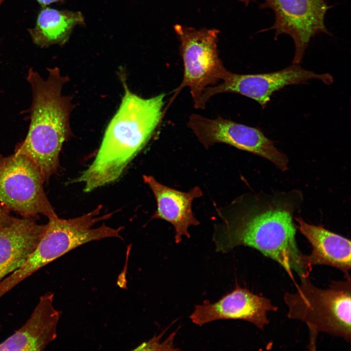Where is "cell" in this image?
<instances>
[{
    "label": "cell",
    "mask_w": 351,
    "mask_h": 351,
    "mask_svg": "<svg viewBox=\"0 0 351 351\" xmlns=\"http://www.w3.org/2000/svg\"><path fill=\"white\" fill-rule=\"evenodd\" d=\"M54 293H45L26 322L0 344V351H40L54 340L61 312L53 305Z\"/></svg>",
    "instance_id": "cell-12"
},
{
    "label": "cell",
    "mask_w": 351,
    "mask_h": 351,
    "mask_svg": "<svg viewBox=\"0 0 351 351\" xmlns=\"http://www.w3.org/2000/svg\"><path fill=\"white\" fill-rule=\"evenodd\" d=\"M46 225L31 217L14 218L0 228V282L18 269L35 249Z\"/></svg>",
    "instance_id": "cell-14"
},
{
    "label": "cell",
    "mask_w": 351,
    "mask_h": 351,
    "mask_svg": "<svg viewBox=\"0 0 351 351\" xmlns=\"http://www.w3.org/2000/svg\"><path fill=\"white\" fill-rule=\"evenodd\" d=\"M187 126L206 148L217 143H225L262 157L282 171L288 169L287 156L258 128L220 117L210 119L197 114L190 117Z\"/></svg>",
    "instance_id": "cell-8"
},
{
    "label": "cell",
    "mask_w": 351,
    "mask_h": 351,
    "mask_svg": "<svg viewBox=\"0 0 351 351\" xmlns=\"http://www.w3.org/2000/svg\"><path fill=\"white\" fill-rule=\"evenodd\" d=\"M248 5L252 0H239ZM261 9L270 8L274 13L275 21L267 31L275 30V39L282 34L293 40L295 54L292 64H299L311 38L316 34L331 35L325 24L327 11L331 7L326 0H264Z\"/></svg>",
    "instance_id": "cell-9"
},
{
    "label": "cell",
    "mask_w": 351,
    "mask_h": 351,
    "mask_svg": "<svg viewBox=\"0 0 351 351\" xmlns=\"http://www.w3.org/2000/svg\"><path fill=\"white\" fill-rule=\"evenodd\" d=\"M295 219L312 248L310 254L302 255L305 268L310 272L314 265L330 266L342 271L345 277L350 276L351 241L321 226L308 224L301 217Z\"/></svg>",
    "instance_id": "cell-15"
},
{
    "label": "cell",
    "mask_w": 351,
    "mask_h": 351,
    "mask_svg": "<svg viewBox=\"0 0 351 351\" xmlns=\"http://www.w3.org/2000/svg\"><path fill=\"white\" fill-rule=\"evenodd\" d=\"M4 0H0V6L2 4V2H3Z\"/></svg>",
    "instance_id": "cell-20"
},
{
    "label": "cell",
    "mask_w": 351,
    "mask_h": 351,
    "mask_svg": "<svg viewBox=\"0 0 351 351\" xmlns=\"http://www.w3.org/2000/svg\"><path fill=\"white\" fill-rule=\"evenodd\" d=\"M313 79L320 80L326 84H331L333 81L329 74H316L297 64H292L281 70L263 74L244 75L229 71L221 83L204 90L199 108L204 109L212 97L224 93L238 94L252 98L264 108L274 92L287 85L304 83Z\"/></svg>",
    "instance_id": "cell-10"
},
{
    "label": "cell",
    "mask_w": 351,
    "mask_h": 351,
    "mask_svg": "<svg viewBox=\"0 0 351 351\" xmlns=\"http://www.w3.org/2000/svg\"><path fill=\"white\" fill-rule=\"evenodd\" d=\"M175 30L180 42L184 72L176 94L188 87L194 106L198 108L204 90L221 81L228 73L219 58L215 29L196 30L176 24Z\"/></svg>",
    "instance_id": "cell-6"
},
{
    "label": "cell",
    "mask_w": 351,
    "mask_h": 351,
    "mask_svg": "<svg viewBox=\"0 0 351 351\" xmlns=\"http://www.w3.org/2000/svg\"><path fill=\"white\" fill-rule=\"evenodd\" d=\"M47 70L46 79L32 68L28 70L27 79L32 93L30 123L25 138L15 150L37 166L44 181L57 171L63 144L72 136L70 117L74 107L72 98L62 94L68 78L58 67Z\"/></svg>",
    "instance_id": "cell-3"
},
{
    "label": "cell",
    "mask_w": 351,
    "mask_h": 351,
    "mask_svg": "<svg viewBox=\"0 0 351 351\" xmlns=\"http://www.w3.org/2000/svg\"><path fill=\"white\" fill-rule=\"evenodd\" d=\"M293 293L286 292L284 299L289 318L303 322L310 334V347H314L316 336L326 332L350 341L351 335L350 276L334 281L326 289L317 287L309 275L301 277Z\"/></svg>",
    "instance_id": "cell-5"
},
{
    "label": "cell",
    "mask_w": 351,
    "mask_h": 351,
    "mask_svg": "<svg viewBox=\"0 0 351 351\" xmlns=\"http://www.w3.org/2000/svg\"><path fill=\"white\" fill-rule=\"evenodd\" d=\"M161 335L154 336L147 342H144L134 350L141 351H171L176 350L173 346V340L175 333L170 336L168 339L161 343L160 342Z\"/></svg>",
    "instance_id": "cell-17"
},
{
    "label": "cell",
    "mask_w": 351,
    "mask_h": 351,
    "mask_svg": "<svg viewBox=\"0 0 351 351\" xmlns=\"http://www.w3.org/2000/svg\"><path fill=\"white\" fill-rule=\"evenodd\" d=\"M302 201L297 190L239 196L217 211L219 221L213 236L215 250L227 253L238 246L250 247L278 262L291 277L293 271L300 277L308 276L292 218Z\"/></svg>",
    "instance_id": "cell-1"
},
{
    "label": "cell",
    "mask_w": 351,
    "mask_h": 351,
    "mask_svg": "<svg viewBox=\"0 0 351 351\" xmlns=\"http://www.w3.org/2000/svg\"><path fill=\"white\" fill-rule=\"evenodd\" d=\"M42 7L47 6V5L54 2H62L65 0H36Z\"/></svg>",
    "instance_id": "cell-19"
},
{
    "label": "cell",
    "mask_w": 351,
    "mask_h": 351,
    "mask_svg": "<svg viewBox=\"0 0 351 351\" xmlns=\"http://www.w3.org/2000/svg\"><path fill=\"white\" fill-rule=\"evenodd\" d=\"M84 24L80 12L42 7L33 28L28 29L33 42L44 48L67 42L75 27Z\"/></svg>",
    "instance_id": "cell-16"
},
{
    "label": "cell",
    "mask_w": 351,
    "mask_h": 351,
    "mask_svg": "<svg viewBox=\"0 0 351 351\" xmlns=\"http://www.w3.org/2000/svg\"><path fill=\"white\" fill-rule=\"evenodd\" d=\"M142 177L156 201L157 209L152 218L163 219L172 224L176 243L181 242L183 236L189 238V227L199 224L192 208L194 199L202 195L200 188L195 187L188 192H184L162 184L152 176L143 175Z\"/></svg>",
    "instance_id": "cell-13"
},
{
    "label": "cell",
    "mask_w": 351,
    "mask_h": 351,
    "mask_svg": "<svg viewBox=\"0 0 351 351\" xmlns=\"http://www.w3.org/2000/svg\"><path fill=\"white\" fill-rule=\"evenodd\" d=\"M120 106L109 123L91 164L74 180L90 192L118 179L160 124L165 94L144 98L125 85Z\"/></svg>",
    "instance_id": "cell-2"
},
{
    "label": "cell",
    "mask_w": 351,
    "mask_h": 351,
    "mask_svg": "<svg viewBox=\"0 0 351 351\" xmlns=\"http://www.w3.org/2000/svg\"><path fill=\"white\" fill-rule=\"evenodd\" d=\"M13 218L6 210L0 207V228L9 223Z\"/></svg>",
    "instance_id": "cell-18"
},
{
    "label": "cell",
    "mask_w": 351,
    "mask_h": 351,
    "mask_svg": "<svg viewBox=\"0 0 351 351\" xmlns=\"http://www.w3.org/2000/svg\"><path fill=\"white\" fill-rule=\"evenodd\" d=\"M102 206L80 216L68 219L49 218L35 249L24 263L0 282V298L22 280L62 255L86 243L119 235L122 227L113 228L98 222L111 217L113 213L99 215Z\"/></svg>",
    "instance_id": "cell-4"
},
{
    "label": "cell",
    "mask_w": 351,
    "mask_h": 351,
    "mask_svg": "<svg viewBox=\"0 0 351 351\" xmlns=\"http://www.w3.org/2000/svg\"><path fill=\"white\" fill-rule=\"evenodd\" d=\"M37 166L24 155H0V201L24 217L58 216L44 191Z\"/></svg>",
    "instance_id": "cell-7"
},
{
    "label": "cell",
    "mask_w": 351,
    "mask_h": 351,
    "mask_svg": "<svg viewBox=\"0 0 351 351\" xmlns=\"http://www.w3.org/2000/svg\"><path fill=\"white\" fill-rule=\"evenodd\" d=\"M277 310L269 299L237 285L215 302L205 300L195 306L190 318L199 326L216 320L234 319L247 321L263 330L269 322L268 312Z\"/></svg>",
    "instance_id": "cell-11"
}]
</instances>
